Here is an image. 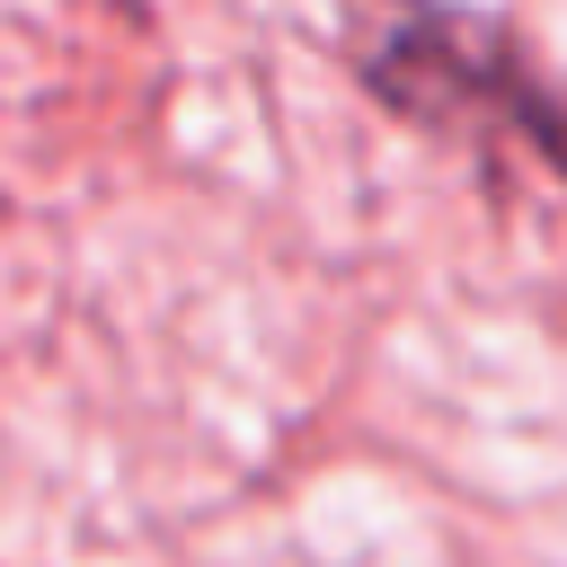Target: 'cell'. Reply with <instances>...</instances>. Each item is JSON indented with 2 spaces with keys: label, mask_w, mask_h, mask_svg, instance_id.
<instances>
[{
  "label": "cell",
  "mask_w": 567,
  "mask_h": 567,
  "mask_svg": "<svg viewBox=\"0 0 567 567\" xmlns=\"http://www.w3.org/2000/svg\"><path fill=\"white\" fill-rule=\"evenodd\" d=\"M346 53L390 115L461 142H505L567 186V89H549L496 18L461 0H346Z\"/></svg>",
  "instance_id": "obj_1"
}]
</instances>
